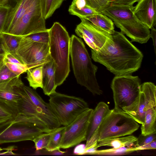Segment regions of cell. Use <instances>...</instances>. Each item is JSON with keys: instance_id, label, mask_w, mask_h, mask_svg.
Instances as JSON below:
<instances>
[{"instance_id": "1", "label": "cell", "mask_w": 156, "mask_h": 156, "mask_svg": "<svg viewBox=\"0 0 156 156\" xmlns=\"http://www.w3.org/2000/svg\"><path fill=\"white\" fill-rule=\"evenodd\" d=\"M91 58L115 76L131 74L140 68L143 55L121 32L112 33L98 50L91 49Z\"/></svg>"}, {"instance_id": "2", "label": "cell", "mask_w": 156, "mask_h": 156, "mask_svg": "<svg viewBox=\"0 0 156 156\" xmlns=\"http://www.w3.org/2000/svg\"><path fill=\"white\" fill-rule=\"evenodd\" d=\"M70 55L77 83L93 95L102 94L96 78L98 67L92 62L83 41L74 35L70 37Z\"/></svg>"}, {"instance_id": "3", "label": "cell", "mask_w": 156, "mask_h": 156, "mask_svg": "<svg viewBox=\"0 0 156 156\" xmlns=\"http://www.w3.org/2000/svg\"><path fill=\"white\" fill-rule=\"evenodd\" d=\"M21 98L16 103L17 113L15 121L32 123L45 133H51L61 126L55 112L49 103L44 101L33 103L22 91Z\"/></svg>"}, {"instance_id": "4", "label": "cell", "mask_w": 156, "mask_h": 156, "mask_svg": "<svg viewBox=\"0 0 156 156\" xmlns=\"http://www.w3.org/2000/svg\"><path fill=\"white\" fill-rule=\"evenodd\" d=\"M50 55L56 65L55 82L57 87L63 83L70 72V37L66 28L55 22L48 29Z\"/></svg>"}, {"instance_id": "5", "label": "cell", "mask_w": 156, "mask_h": 156, "mask_svg": "<svg viewBox=\"0 0 156 156\" xmlns=\"http://www.w3.org/2000/svg\"><path fill=\"white\" fill-rule=\"evenodd\" d=\"M133 6H119L110 4L101 13L110 18L121 32L131 39V42L143 44L148 41L150 31L136 17Z\"/></svg>"}, {"instance_id": "6", "label": "cell", "mask_w": 156, "mask_h": 156, "mask_svg": "<svg viewBox=\"0 0 156 156\" xmlns=\"http://www.w3.org/2000/svg\"><path fill=\"white\" fill-rule=\"evenodd\" d=\"M140 80L138 76L130 74L115 76L111 88L115 110L124 112L137 101L140 90Z\"/></svg>"}, {"instance_id": "7", "label": "cell", "mask_w": 156, "mask_h": 156, "mask_svg": "<svg viewBox=\"0 0 156 156\" xmlns=\"http://www.w3.org/2000/svg\"><path fill=\"white\" fill-rule=\"evenodd\" d=\"M49 104L61 125L66 126L88 109L83 99L55 92L49 96Z\"/></svg>"}, {"instance_id": "8", "label": "cell", "mask_w": 156, "mask_h": 156, "mask_svg": "<svg viewBox=\"0 0 156 156\" xmlns=\"http://www.w3.org/2000/svg\"><path fill=\"white\" fill-rule=\"evenodd\" d=\"M139 126L138 123L128 114L113 109L99 127L98 142L104 139L130 135Z\"/></svg>"}, {"instance_id": "9", "label": "cell", "mask_w": 156, "mask_h": 156, "mask_svg": "<svg viewBox=\"0 0 156 156\" xmlns=\"http://www.w3.org/2000/svg\"><path fill=\"white\" fill-rule=\"evenodd\" d=\"M45 133L35 125L23 121L9 120L0 124V144L34 139Z\"/></svg>"}, {"instance_id": "10", "label": "cell", "mask_w": 156, "mask_h": 156, "mask_svg": "<svg viewBox=\"0 0 156 156\" xmlns=\"http://www.w3.org/2000/svg\"><path fill=\"white\" fill-rule=\"evenodd\" d=\"M41 0H36L17 23L7 33L21 37L48 30Z\"/></svg>"}, {"instance_id": "11", "label": "cell", "mask_w": 156, "mask_h": 156, "mask_svg": "<svg viewBox=\"0 0 156 156\" xmlns=\"http://www.w3.org/2000/svg\"><path fill=\"white\" fill-rule=\"evenodd\" d=\"M28 69L42 66L51 59L48 43L36 42L22 37L16 51Z\"/></svg>"}, {"instance_id": "12", "label": "cell", "mask_w": 156, "mask_h": 156, "mask_svg": "<svg viewBox=\"0 0 156 156\" xmlns=\"http://www.w3.org/2000/svg\"><path fill=\"white\" fill-rule=\"evenodd\" d=\"M93 109L88 108L65 126L60 148L67 149L86 140L90 120Z\"/></svg>"}, {"instance_id": "13", "label": "cell", "mask_w": 156, "mask_h": 156, "mask_svg": "<svg viewBox=\"0 0 156 156\" xmlns=\"http://www.w3.org/2000/svg\"><path fill=\"white\" fill-rule=\"evenodd\" d=\"M156 87L151 82L141 84L139 97L136 102L126 109V112L137 123L142 124L144 121L147 111L156 106Z\"/></svg>"}, {"instance_id": "14", "label": "cell", "mask_w": 156, "mask_h": 156, "mask_svg": "<svg viewBox=\"0 0 156 156\" xmlns=\"http://www.w3.org/2000/svg\"><path fill=\"white\" fill-rule=\"evenodd\" d=\"M80 19L81 22L75 29L76 34L83 39L91 49L98 50L103 46L112 33L95 26L85 19Z\"/></svg>"}, {"instance_id": "15", "label": "cell", "mask_w": 156, "mask_h": 156, "mask_svg": "<svg viewBox=\"0 0 156 156\" xmlns=\"http://www.w3.org/2000/svg\"><path fill=\"white\" fill-rule=\"evenodd\" d=\"M111 110L108 106L104 102H99L93 110L87 132L85 150L97 146L99 137V127Z\"/></svg>"}, {"instance_id": "16", "label": "cell", "mask_w": 156, "mask_h": 156, "mask_svg": "<svg viewBox=\"0 0 156 156\" xmlns=\"http://www.w3.org/2000/svg\"><path fill=\"white\" fill-rule=\"evenodd\" d=\"M156 0H140L133 7V12L139 20L151 29L156 24Z\"/></svg>"}, {"instance_id": "17", "label": "cell", "mask_w": 156, "mask_h": 156, "mask_svg": "<svg viewBox=\"0 0 156 156\" xmlns=\"http://www.w3.org/2000/svg\"><path fill=\"white\" fill-rule=\"evenodd\" d=\"M36 0H19L15 6L10 8L1 33H7L20 20Z\"/></svg>"}, {"instance_id": "18", "label": "cell", "mask_w": 156, "mask_h": 156, "mask_svg": "<svg viewBox=\"0 0 156 156\" xmlns=\"http://www.w3.org/2000/svg\"><path fill=\"white\" fill-rule=\"evenodd\" d=\"M42 89L44 94L49 96L56 92L55 82L56 65L51 58L42 66Z\"/></svg>"}, {"instance_id": "19", "label": "cell", "mask_w": 156, "mask_h": 156, "mask_svg": "<svg viewBox=\"0 0 156 156\" xmlns=\"http://www.w3.org/2000/svg\"><path fill=\"white\" fill-rule=\"evenodd\" d=\"M23 84L20 76L12 72L3 61L0 64V88L18 87Z\"/></svg>"}, {"instance_id": "20", "label": "cell", "mask_w": 156, "mask_h": 156, "mask_svg": "<svg viewBox=\"0 0 156 156\" xmlns=\"http://www.w3.org/2000/svg\"><path fill=\"white\" fill-rule=\"evenodd\" d=\"M137 140V137L133 135L104 139L98 142L96 147L97 149L101 146H106L117 149L136 143Z\"/></svg>"}, {"instance_id": "21", "label": "cell", "mask_w": 156, "mask_h": 156, "mask_svg": "<svg viewBox=\"0 0 156 156\" xmlns=\"http://www.w3.org/2000/svg\"><path fill=\"white\" fill-rule=\"evenodd\" d=\"M68 11L70 14L76 16L80 19L99 13L87 5L85 0H73Z\"/></svg>"}, {"instance_id": "22", "label": "cell", "mask_w": 156, "mask_h": 156, "mask_svg": "<svg viewBox=\"0 0 156 156\" xmlns=\"http://www.w3.org/2000/svg\"><path fill=\"white\" fill-rule=\"evenodd\" d=\"M90 22L95 26L110 33L114 31V23L107 16L98 13L86 16L84 18Z\"/></svg>"}, {"instance_id": "23", "label": "cell", "mask_w": 156, "mask_h": 156, "mask_svg": "<svg viewBox=\"0 0 156 156\" xmlns=\"http://www.w3.org/2000/svg\"><path fill=\"white\" fill-rule=\"evenodd\" d=\"M156 106L152 107L146 111L144 121L141 127V134L146 135L156 132Z\"/></svg>"}, {"instance_id": "24", "label": "cell", "mask_w": 156, "mask_h": 156, "mask_svg": "<svg viewBox=\"0 0 156 156\" xmlns=\"http://www.w3.org/2000/svg\"><path fill=\"white\" fill-rule=\"evenodd\" d=\"M16 106L0 99V124L14 120L17 114Z\"/></svg>"}, {"instance_id": "25", "label": "cell", "mask_w": 156, "mask_h": 156, "mask_svg": "<svg viewBox=\"0 0 156 156\" xmlns=\"http://www.w3.org/2000/svg\"><path fill=\"white\" fill-rule=\"evenodd\" d=\"M26 78L30 86L34 90L37 88H42V66L28 69Z\"/></svg>"}, {"instance_id": "26", "label": "cell", "mask_w": 156, "mask_h": 156, "mask_svg": "<svg viewBox=\"0 0 156 156\" xmlns=\"http://www.w3.org/2000/svg\"><path fill=\"white\" fill-rule=\"evenodd\" d=\"M65 126L59 127L51 132V137L49 143L45 148L48 152L60 151L61 144Z\"/></svg>"}, {"instance_id": "27", "label": "cell", "mask_w": 156, "mask_h": 156, "mask_svg": "<svg viewBox=\"0 0 156 156\" xmlns=\"http://www.w3.org/2000/svg\"><path fill=\"white\" fill-rule=\"evenodd\" d=\"M1 33L7 53H10L18 56L16 54L17 50L22 37Z\"/></svg>"}, {"instance_id": "28", "label": "cell", "mask_w": 156, "mask_h": 156, "mask_svg": "<svg viewBox=\"0 0 156 156\" xmlns=\"http://www.w3.org/2000/svg\"><path fill=\"white\" fill-rule=\"evenodd\" d=\"M19 87L0 88V99L16 106L17 102L21 97Z\"/></svg>"}, {"instance_id": "29", "label": "cell", "mask_w": 156, "mask_h": 156, "mask_svg": "<svg viewBox=\"0 0 156 156\" xmlns=\"http://www.w3.org/2000/svg\"><path fill=\"white\" fill-rule=\"evenodd\" d=\"M65 0H41L43 16L45 20L50 17Z\"/></svg>"}, {"instance_id": "30", "label": "cell", "mask_w": 156, "mask_h": 156, "mask_svg": "<svg viewBox=\"0 0 156 156\" xmlns=\"http://www.w3.org/2000/svg\"><path fill=\"white\" fill-rule=\"evenodd\" d=\"M113 0H85L87 4L99 13H101L104 9L109 6Z\"/></svg>"}, {"instance_id": "31", "label": "cell", "mask_w": 156, "mask_h": 156, "mask_svg": "<svg viewBox=\"0 0 156 156\" xmlns=\"http://www.w3.org/2000/svg\"><path fill=\"white\" fill-rule=\"evenodd\" d=\"M51 137V133H44L35 137L33 140L36 151L41 150L48 145Z\"/></svg>"}, {"instance_id": "32", "label": "cell", "mask_w": 156, "mask_h": 156, "mask_svg": "<svg viewBox=\"0 0 156 156\" xmlns=\"http://www.w3.org/2000/svg\"><path fill=\"white\" fill-rule=\"evenodd\" d=\"M25 38L33 41L45 43H48L49 33L48 30L31 34L24 37Z\"/></svg>"}, {"instance_id": "33", "label": "cell", "mask_w": 156, "mask_h": 156, "mask_svg": "<svg viewBox=\"0 0 156 156\" xmlns=\"http://www.w3.org/2000/svg\"><path fill=\"white\" fill-rule=\"evenodd\" d=\"M3 62L12 72L18 76H20L21 74L27 72L28 69L25 65L12 64L4 61Z\"/></svg>"}, {"instance_id": "34", "label": "cell", "mask_w": 156, "mask_h": 156, "mask_svg": "<svg viewBox=\"0 0 156 156\" xmlns=\"http://www.w3.org/2000/svg\"><path fill=\"white\" fill-rule=\"evenodd\" d=\"M156 140V132L144 135L141 134L137 138L136 145L137 147H140Z\"/></svg>"}, {"instance_id": "35", "label": "cell", "mask_w": 156, "mask_h": 156, "mask_svg": "<svg viewBox=\"0 0 156 156\" xmlns=\"http://www.w3.org/2000/svg\"><path fill=\"white\" fill-rule=\"evenodd\" d=\"M9 9L10 8L3 5H0V33L2 30Z\"/></svg>"}, {"instance_id": "36", "label": "cell", "mask_w": 156, "mask_h": 156, "mask_svg": "<svg viewBox=\"0 0 156 156\" xmlns=\"http://www.w3.org/2000/svg\"><path fill=\"white\" fill-rule=\"evenodd\" d=\"M3 61L12 64L24 65L18 56L9 53L4 55Z\"/></svg>"}, {"instance_id": "37", "label": "cell", "mask_w": 156, "mask_h": 156, "mask_svg": "<svg viewBox=\"0 0 156 156\" xmlns=\"http://www.w3.org/2000/svg\"><path fill=\"white\" fill-rule=\"evenodd\" d=\"M140 0H113L111 4L119 6H133V4Z\"/></svg>"}, {"instance_id": "38", "label": "cell", "mask_w": 156, "mask_h": 156, "mask_svg": "<svg viewBox=\"0 0 156 156\" xmlns=\"http://www.w3.org/2000/svg\"><path fill=\"white\" fill-rule=\"evenodd\" d=\"M85 145L83 144H79L75 147L73 151L74 154L77 155L85 154Z\"/></svg>"}, {"instance_id": "39", "label": "cell", "mask_w": 156, "mask_h": 156, "mask_svg": "<svg viewBox=\"0 0 156 156\" xmlns=\"http://www.w3.org/2000/svg\"><path fill=\"white\" fill-rule=\"evenodd\" d=\"M15 148L16 147L15 146H12L6 148H3V150H5V151L0 153V155H17L16 154L13 152L12 151L15 149Z\"/></svg>"}, {"instance_id": "40", "label": "cell", "mask_w": 156, "mask_h": 156, "mask_svg": "<svg viewBox=\"0 0 156 156\" xmlns=\"http://www.w3.org/2000/svg\"><path fill=\"white\" fill-rule=\"evenodd\" d=\"M138 147L140 150L155 149L156 148V140L142 146Z\"/></svg>"}, {"instance_id": "41", "label": "cell", "mask_w": 156, "mask_h": 156, "mask_svg": "<svg viewBox=\"0 0 156 156\" xmlns=\"http://www.w3.org/2000/svg\"><path fill=\"white\" fill-rule=\"evenodd\" d=\"M19 0H3V5L10 8L14 7Z\"/></svg>"}, {"instance_id": "42", "label": "cell", "mask_w": 156, "mask_h": 156, "mask_svg": "<svg viewBox=\"0 0 156 156\" xmlns=\"http://www.w3.org/2000/svg\"><path fill=\"white\" fill-rule=\"evenodd\" d=\"M151 29V31L150 34V37H151L152 39L154 51L156 53V30L154 27Z\"/></svg>"}, {"instance_id": "43", "label": "cell", "mask_w": 156, "mask_h": 156, "mask_svg": "<svg viewBox=\"0 0 156 156\" xmlns=\"http://www.w3.org/2000/svg\"><path fill=\"white\" fill-rule=\"evenodd\" d=\"M7 53L2 37L1 33H0V55H5Z\"/></svg>"}, {"instance_id": "44", "label": "cell", "mask_w": 156, "mask_h": 156, "mask_svg": "<svg viewBox=\"0 0 156 156\" xmlns=\"http://www.w3.org/2000/svg\"><path fill=\"white\" fill-rule=\"evenodd\" d=\"M52 152H54L53 154H54L55 155H61L64 154L65 153L64 151H55Z\"/></svg>"}, {"instance_id": "45", "label": "cell", "mask_w": 156, "mask_h": 156, "mask_svg": "<svg viewBox=\"0 0 156 156\" xmlns=\"http://www.w3.org/2000/svg\"><path fill=\"white\" fill-rule=\"evenodd\" d=\"M4 55H0V64L3 61Z\"/></svg>"}, {"instance_id": "46", "label": "cell", "mask_w": 156, "mask_h": 156, "mask_svg": "<svg viewBox=\"0 0 156 156\" xmlns=\"http://www.w3.org/2000/svg\"><path fill=\"white\" fill-rule=\"evenodd\" d=\"M3 0H0V5H3Z\"/></svg>"}, {"instance_id": "47", "label": "cell", "mask_w": 156, "mask_h": 156, "mask_svg": "<svg viewBox=\"0 0 156 156\" xmlns=\"http://www.w3.org/2000/svg\"><path fill=\"white\" fill-rule=\"evenodd\" d=\"M3 150V148H0V152L1 151H2Z\"/></svg>"}]
</instances>
